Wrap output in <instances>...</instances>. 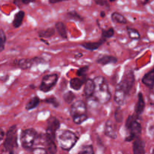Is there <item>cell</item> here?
<instances>
[{
    "instance_id": "b9f144b4",
    "label": "cell",
    "mask_w": 154,
    "mask_h": 154,
    "mask_svg": "<svg viewBox=\"0 0 154 154\" xmlns=\"http://www.w3.org/2000/svg\"><path fill=\"white\" fill-rule=\"evenodd\" d=\"M108 1H109L110 2H116L117 0H108Z\"/></svg>"
},
{
    "instance_id": "603a6c76",
    "label": "cell",
    "mask_w": 154,
    "mask_h": 154,
    "mask_svg": "<svg viewBox=\"0 0 154 154\" xmlns=\"http://www.w3.org/2000/svg\"><path fill=\"white\" fill-rule=\"evenodd\" d=\"M111 20L114 23H120V24H126L127 23V20L126 18L123 16L122 14L119 13V12H113L111 14Z\"/></svg>"
},
{
    "instance_id": "8fae6325",
    "label": "cell",
    "mask_w": 154,
    "mask_h": 154,
    "mask_svg": "<svg viewBox=\"0 0 154 154\" xmlns=\"http://www.w3.org/2000/svg\"><path fill=\"white\" fill-rule=\"evenodd\" d=\"M104 133L107 137L111 139H116L117 138V126L111 120H108L105 123Z\"/></svg>"
},
{
    "instance_id": "277c9868",
    "label": "cell",
    "mask_w": 154,
    "mask_h": 154,
    "mask_svg": "<svg viewBox=\"0 0 154 154\" xmlns=\"http://www.w3.org/2000/svg\"><path fill=\"white\" fill-rule=\"evenodd\" d=\"M126 128L128 131V135L125 138L127 142L135 141L136 138H140L142 128L139 122L132 115H129L126 121Z\"/></svg>"
},
{
    "instance_id": "3957f363",
    "label": "cell",
    "mask_w": 154,
    "mask_h": 154,
    "mask_svg": "<svg viewBox=\"0 0 154 154\" xmlns=\"http://www.w3.org/2000/svg\"><path fill=\"white\" fill-rule=\"evenodd\" d=\"M70 115L77 125L82 124L88 119L87 115V105L82 100L74 102L70 108Z\"/></svg>"
},
{
    "instance_id": "8d00e7d4",
    "label": "cell",
    "mask_w": 154,
    "mask_h": 154,
    "mask_svg": "<svg viewBox=\"0 0 154 154\" xmlns=\"http://www.w3.org/2000/svg\"><path fill=\"white\" fill-rule=\"evenodd\" d=\"M35 0H21V2L23 5H29L32 2H34Z\"/></svg>"
},
{
    "instance_id": "60d3db41",
    "label": "cell",
    "mask_w": 154,
    "mask_h": 154,
    "mask_svg": "<svg viewBox=\"0 0 154 154\" xmlns=\"http://www.w3.org/2000/svg\"><path fill=\"white\" fill-rule=\"evenodd\" d=\"M150 132L152 134V135H154V130H153V129H150Z\"/></svg>"
},
{
    "instance_id": "ab89813d",
    "label": "cell",
    "mask_w": 154,
    "mask_h": 154,
    "mask_svg": "<svg viewBox=\"0 0 154 154\" xmlns=\"http://www.w3.org/2000/svg\"><path fill=\"white\" fill-rule=\"evenodd\" d=\"M82 56H83V54H76V55H75V58H76V59H79L80 58V57H82Z\"/></svg>"
},
{
    "instance_id": "83f0119b",
    "label": "cell",
    "mask_w": 154,
    "mask_h": 154,
    "mask_svg": "<svg viewBox=\"0 0 154 154\" xmlns=\"http://www.w3.org/2000/svg\"><path fill=\"white\" fill-rule=\"evenodd\" d=\"M114 33H115V31H114V28L113 27H110L108 29H102V38L107 40L108 38H111L114 35Z\"/></svg>"
},
{
    "instance_id": "4dcf8cb0",
    "label": "cell",
    "mask_w": 154,
    "mask_h": 154,
    "mask_svg": "<svg viewBox=\"0 0 154 154\" xmlns=\"http://www.w3.org/2000/svg\"><path fill=\"white\" fill-rule=\"evenodd\" d=\"M0 42H1V44H0V51L2 52L4 51L6 43V35L2 29H0Z\"/></svg>"
},
{
    "instance_id": "f1b7e54d",
    "label": "cell",
    "mask_w": 154,
    "mask_h": 154,
    "mask_svg": "<svg viewBox=\"0 0 154 154\" xmlns=\"http://www.w3.org/2000/svg\"><path fill=\"white\" fill-rule=\"evenodd\" d=\"M78 154H95L92 145H84L80 148Z\"/></svg>"
},
{
    "instance_id": "1f68e13d",
    "label": "cell",
    "mask_w": 154,
    "mask_h": 154,
    "mask_svg": "<svg viewBox=\"0 0 154 154\" xmlns=\"http://www.w3.org/2000/svg\"><path fill=\"white\" fill-rule=\"evenodd\" d=\"M120 108V107H118L116 109L115 112H114V119H115L116 122H117V123H121L123 120V111Z\"/></svg>"
},
{
    "instance_id": "e575fe53",
    "label": "cell",
    "mask_w": 154,
    "mask_h": 154,
    "mask_svg": "<svg viewBox=\"0 0 154 154\" xmlns=\"http://www.w3.org/2000/svg\"><path fill=\"white\" fill-rule=\"evenodd\" d=\"M32 154H48V151L43 147H36L32 150Z\"/></svg>"
},
{
    "instance_id": "4fadbf2b",
    "label": "cell",
    "mask_w": 154,
    "mask_h": 154,
    "mask_svg": "<svg viewBox=\"0 0 154 154\" xmlns=\"http://www.w3.org/2000/svg\"><path fill=\"white\" fill-rule=\"evenodd\" d=\"M145 108V102H144V96L142 93H138V101H137L136 105H135V115L137 117H140L143 114Z\"/></svg>"
},
{
    "instance_id": "2e32d148",
    "label": "cell",
    "mask_w": 154,
    "mask_h": 154,
    "mask_svg": "<svg viewBox=\"0 0 154 154\" xmlns=\"http://www.w3.org/2000/svg\"><path fill=\"white\" fill-rule=\"evenodd\" d=\"M45 145L48 154H56L57 152V146L55 140L51 139L46 135H45Z\"/></svg>"
},
{
    "instance_id": "484cf974",
    "label": "cell",
    "mask_w": 154,
    "mask_h": 154,
    "mask_svg": "<svg viewBox=\"0 0 154 154\" xmlns=\"http://www.w3.org/2000/svg\"><path fill=\"white\" fill-rule=\"evenodd\" d=\"M66 17L68 19L73 20L76 21H83L84 20V17H81L76 11H70L66 14Z\"/></svg>"
},
{
    "instance_id": "f35d334b",
    "label": "cell",
    "mask_w": 154,
    "mask_h": 154,
    "mask_svg": "<svg viewBox=\"0 0 154 154\" xmlns=\"http://www.w3.org/2000/svg\"><path fill=\"white\" fill-rule=\"evenodd\" d=\"M105 12L103 11H100V16L101 17H105Z\"/></svg>"
},
{
    "instance_id": "cb8c5ba5",
    "label": "cell",
    "mask_w": 154,
    "mask_h": 154,
    "mask_svg": "<svg viewBox=\"0 0 154 154\" xmlns=\"http://www.w3.org/2000/svg\"><path fill=\"white\" fill-rule=\"evenodd\" d=\"M56 32V29L54 27H51V28L46 29H42L38 31V34L40 38H51L53 35H54Z\"/></svg>"
},
{
    "instance_id": "ffe728a7",
    "label": "cell",
    "mask_w": 154,
    "mask_h": 154,
    "mask_svg": "<svg viewBox=\"0 0 154 154\" xmlns=\"http://www.w3.org/2000/svg\"><path fill=\"white\" fill-rule=\"evenodd\" d=\"M24 17H25V12L23 11H19L15 14L14 17L13 22H12V25H13L14 28H18V27L22 25Z\"/></svg>"
},
{
    "instance_id": "9a60e30c",
    "label": "cell",
    "mask_w": 154,
    "mask_h": 154,
    "mask_svg": "<svg viewBox=\"0 0 154 154\" xmlns=\"http://www.w3.org/2000/svg\"><path fill=\"white\" fill-rule=\"evenodd\" d=\"M141 81H142V84L146 87L150 89H153L154 87V69L147 72L143 76Z\"/></svg>"
},
{
    "instance_id": "74e56055",
    "label": "cell",
    "mask_w": 154,
    "mask_h": 154,
    "mask_svg": "<svg viewBox=\"0 0 154 154\" xmlns=\"http://www.w3.org/2000/svg\"><path fill=\"white\" fill-rule=\"evenodd\" d=\"M0 133H1V136H0V138H1V141H3V139H4L5 135V133L4 130H3L2 129H1V131H0Z\"/></svg>"
},
{
    "instance_id": "5bb4252c",
    "label": "cell",
    "mask_w": 154,
    "mask_h": 154,
    "mask_svg": "<svg viewBox=\"0 0 154 154\" xmlns=\"http://www.w3.org/2000/svg\"><path fill=\"white\" fill-rule=\"evenodd\" d=\"M106 40L102 38H101L100 40H99L98 42H84V43L81 44V46L83 48H85L86 50H88V51H96V50L99 49L104 43H105Z\"/></svg>"
},
{
    "instance_id": "7402d4cb",
    "label": "cell",
    "mask_w": 154,
    "mask_h": 154,
    "mask_svg": "<svg viewBox=\"0 0 154 154\" xmlns=\"http://www.w3.org/2000/svg\"><path fill=\"white\" fill-rule=\"evenodd\" d=\"M40 102L41 100L39 99V97H38L37 96H33L26 104V110H27V111H31V110L35 109V108L38 106V105L40 104Z\"/></svg>"
},
{
    "instance_id": "836d02e7",
    "label": "cell",
    "mask_w": 154,
    "mask_h": 154,
    "mask_svg": "<svg viewBox=\"0 0 154 154\" xmlns=\"http://www.w3.org/2000/svg\"><path fill=\"white\" fill-rule=\"evenodd\" d=\"M95 3L99 6L105 7L107 10L110 9V5L108 3V1H107V0H95Z\"/></svg>"
},
{
    "instance_id": "30bf717a",
    "label": "cell",
    "mask_w": 154,
    "mask_h": 154,
    "mask_svg": "<svg viewBox=\"0 0 154 154\" xmlns=\"http://www.w3.org/2000/svg\"><path fill=\"white\" fill-rule=\"evenodd\" d=\"M60 128V122L56 117H50L48 120V125L46 128L45 135L51 138V139L55 140L57 136V131Z\"/></svg>"
},
{
    "instance_id": "7a4b0ae2",
    "label": "cell",
    "mask_w": 154,
    "mask_h": 154,
    "mask_svg": "<svg viewBox=\"0 0 154 154\" xmlns=\"http://www.w3.org/2000/svg\"><path fill=\"white\" fill-rule=\"evenodd\" d=\"M78 139L79 138L78 135L75 132L69 129L62 130L57 135V141H58L59 146L62 150H66V151H69L72 150L78 142Z\"/></svg>"
},
{
    "instance_id": "f546056e",
    "label": "cell",
    "mask_w": 154,
    "mask_h": 154,
    "mask_svg": "<svg viewBox=\"0 0 154 154\" xmlns=\"http://www.w3.org/2000/svg\"><path fill=\"white\" fill-rule=\"evenodd\" d=\"M43 102H45V103L50 104V105H53L55 108H57L60 106V102L57 100V98L54 97V96H51V97L46 98L45 99H44Z\"/></svg>"
},
{
    "instance_id": "7bdbcfd3",
    "label": "cell",
    "mask_w": 154,
    "mask_h": 154,
    "mask_svg": "<svg viewBox=\"0 0 154 154\" xmlns=\"http://www.w3.org/2000/svg\"><path fill=\"white\" fill-rule=\"evenodd\" d=\"M152 154H154V149L153 150V153H152Z\"/></svg>"
},
{
    "instance_id": "d6a6232c",
    "label": "cell",
    "mask_w": 154,
    "mask_h": 154,
    "mask_svg": "<svg viewBox=\"0 0 154 154\" xmlns=\"http://www.w3.org/2000/svg\"><path fill=\"white\" fill-rule=\"evenodd\" d=\"M89 66H85L81 67L80 69H78V70L77 71V75H78L79 78H86V74H87V71L89 70Z\"/></svg>"
},
{
    "instance_id": "d590c367",
    "label": "cell",
    "mask_w": 154,
    "mask_h": 154,
    "mask_svg": "<svg viewBox=\"0 0 154 154\" xmlns=\"http://www.w3.org/2000/svg\"><path fill=\"white\" fill-rule=\"evenodd\" d=\"M66 1H69V0H48L50 4H57V3L62 2H66Z\"/></svg>"
},
{
    "instance_id": "52a82bcc",
    "label": "cell",
    "mask_w": 154,
    "mask_h": 154,
    "mask_svg": "<svg viewBox=\"0 0 154 154\" xmlns=\"http://www.w3.org/2000/svg\"><path fill=\"white\" fill-rule=\"evenodd\" d=\"M38 138V132L32 128L26 129L21 132L20 141L21 146L25 150H31Z\"/></svg>"
},
{
    "instance_id": "ac0fdd59",
    "label": "cell",
    "mask_w": 154,
    "mask_h": 154,
    "mask_svg": "<svg viewBox=\"0 0 154 154\" xmlns=\"http://www.w3.org/2000/svg\"><path fill=\"white\" fill-rule=\"evenodd\" d=\"M117 61L118 60L114 56L104 55L96 60V63L102 65V66H105L108 64H115L117 63Z\"/></svg>"
},
{
    "instance_id": "d4e9b609",
    "label": "cell",
    "mask_w": 154,
    "mask_h": 154,
    "mask_svg": "<svg viewBox=\"0 0 154 154\" xmlns=\"http://www.w3.org/2000/svg\"><path fill=\"white\" fill-rule=\"evenodd\" d=\"M126 31H127L128 35L132 40H138L141 38V35L140 32L136 29L131 28V27L128 26L126 28Z\"/></svg>"
},
{
    "instance_id": "7c38bea8",
    "label": "cell",
    "mask_w": 154,
    "mask_h": 154,
    "mask_svg": "<svg viewBox=\"0 0 154 154\" xmlns=\"http://www.w3.org/2000/svg\"><path fill=\"white\" fill-rule=\"evenodd\" d=\"M132 150L134 154H145V143L141 138H138L133 141Z\"/></svg>"
},
{
    "instance_id": "44dd1931",
    "label": "cell",
    "mask_w": 154,
    "mask_h": 154,
    "mask_svg": "<svg viewBox=\"0 0 154 154\" xmlns=\"http://www.w3.org/2000/svg\"><path fill=\"white\" fill-rule=\"evenodd\" d=\"M55 29L58 32L59 35L63 39H66L68 38V32L66 30V26L63 22H57L55 24Z\"/></svg>"
},
{
    "instance_id": "9c48e42d",
    "label": "cell",
    "mask_w": 154,
    "mask_h": 154,
    "mask_svg": "<svg viewBox=\"0 0 154 154\" xmlns=\"http://www.w3.org/2000/svg\"><path fill=\"white\" fill-rule=\"evenodd\" d=\"M59 76L57 74H49L42 78V82L39 86V90L43 93H48L51 91L56 86L58 81Z\"/></svg>"
},
{
    "instance_id": "5b68a950",
    "label": "cell",
    "mask_w": 154,
    "mask_h": 154,
    "mask_svg": "<svg viewBox=\"0 0 154 154\" xmlns=\"http://www.w3.org/2000/svg\"><path fill=\"white\" fill-rule=\"evenodd\" d=\"M17 127V125L11 126L5 133L3 147L9 154H14V150L18 147Z\"/></svg>"
},
{
    "instance_id": "6da1fadb",
    "label": "cell",
    "mask_w": 154,
    "mask_h": 154,
    "mask_svg": "<svg viewBox=\"0 0 154 154\" xmlns=\"http://www.w3.org/2000/svg\"><path fill=\"white\" fill-rule=\"evenodd\" d=\"M96 85L93 97L101 104H107L111 98L109 86L103 76H98L93 79Z\"/></svg>"
},
{
    "instance_id": "4316f807",
    "label": "cell",
    "mask_w": 154,
    "mask_h": 154,
    "mask_svg": "<svg viewBox=\"0 0 154 154\" xmlns=\"http://www.w3.org/2000/svg\"><path fill=\"white\" fill-rule=\"evenodd\" d=\"M63 99L67 104H72L75 99V94L72 91H68L63 94Z\"/></svg>"
},
{
    "instance_id": "ba28073f",
    "label": "cell",
    "mask_w": 154,
    "mask_h": 154,
    "mask_svg": "<svg viewBox=\"0 0 154 154\" xmlns=\"http://www.w3.org/2000/svg\"><path fill=\"white\" fill-rule=\"evenodd\" d=\"M41 63H45V60L42 57H34L31 59H20L16 60L13 62V66L18 69L26 70L32 67L34 65H38Z\"/></svg>"
},
{
    "instance_id": "8992f818",
    "label": "cell",
    "mask_w": 154,
    "mask_h": 154,
    "mask_svg": "<svg viewBox=\"0 0 154 154\" xmlns=\"http://www.w3.org/2000/svg\"><path fill=\"white\" fill-rule=\"evenodd\" d=\"M135 78L133 69H128L125 71L123 78H122L120 82L117 85L116 89L120 90L124 93L126 96H128L130 93L131 90L135 84Z\"/></svg>"
},
{
    "instance_id": "e0dca14e",
    "label": "cell",
    "mask_w": 154,
    "mask_h": 154,
    "mask_svg": "<svg viewBox=\"0 0 154 154\" xmlns=\"http://www.w3.org/2000/svg\"><path fill=\"white\" fill-rule=\"evenodd\" d=\"M95 89H96V85H95L94 81L92 79H87L85 84H84V94L85 95L86 97L87 98L93 96Z\"/></svg>"
},
{
    "instance_id": "d6986e66",
    "label": "cell",
    "mask_w": 154,
    "mask_h": 154,
    "mask_svg": "<svg viewBox=\"0 0 154 154\" xmlns=\"http://www.w3.org/2000/svg\"><path fill=\"white\" fill-rule=\"evenodd\" d=\"M86 81V78H72V79L70 80V82H69V84H70V87L74 90H81V87H83L84 84H85Z\"/></svg>"
}]
</instances>
